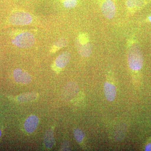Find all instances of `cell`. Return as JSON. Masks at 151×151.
<instances>
[{"label":"cell","mask_w":151,"mask_h":151,"mask_svg":"<svg viewBox=\"0 0 151 151\" xmlns=\"http://www.w3.org/2000/svg\"><path fill=\"white\" fill-rule=\"evenodd\" d=\"M128 63L132 70H139L142 67L144 59L139 48L136 45L131 47L128 55Z\"/></svg>","instance_id":"obj_1"},{"label":"cell","mask_w":151,"mask_h":151,"mask_svg":"<svg viewBox=\"0 0 151 151\" xmlns=\"http://www.w3.org/2000/svg\"><path fill=\"white\" fill-rule=\"evenodd\" d=\"M35 42V37L32 33L25 32L18 35L12 40V42L19 48L30 47Z\"/></svg>","instance_id":"obj_2"},{"label":"cell","mask_w":151,"mask_h":151,"mask_svg":"<svg viewBox=\"0 0 151 151\" xmlns=\"http://www.w3.org/2000/svg\"><path fill=\"white\" fill-rule=\"evenodd\" d=\"M76 45L78 53L81 56L87 57L92 53V45L89 42L88 38L84 35L76 39Z\"/></svg>","instance_id":"obj_3"},{"label":"cell","mask_w":151,"mask_h":151,"mask_svg":"<svg viewBox=\"0 0 151 151\" xmlns=\"http://www.w3.org/2000/svg\"><path fill=\"white\" fill-rule=\"evenodd\" d=\"M12 24L16 25H26L31 23L32 17L30 14L25 12H17L12 14L9 18Z\"/></svg>","instance_id":"obj_4"},{"label":"cell","mask_w":151,"mask_h":151,"mask_svg":"<svg viewBox=\"0 0 151 151\" xmlns=\"http://www.w3.org/2000/svg\"><path fill=\"white\" fill-rule=\"evenodd\" d=\"M101 9L103 15L109 19H113L116 13V6L113 0H101Z\"/></svg>","instance_id":"obj_5"},{"label":"cell","mask_w":151,"mask_h":151,"mask_svg":"<svg viewBox=\"0 0 151 151\" xmlns=\"http://www.w3.org/2000/svg\"><path fill=\"white\" fill-rule=\"evenodd\" d=\"M78 85L75 82H69L63 88L62 96L64 100H69L75 96L78 93Z\"/></svg>","instance_id":"obj_6"},{"label":"cell","mask_w":151,"mask_h":151,"mask_svg":"<svg viewBox=\"0 0 151 151\" xmlns=\"http://www.w3.org/2000/svg\"><path fill=\"white\" fill-rule=\"evenodd\" d=\"M38 124L39 119L37 116L35 115L30 116L24 122L25 130L28 133H32L36 129Z\"/></svg>","instance_id":"obj_7"},{"label":"cell","mask_w":151,"mask_h":151,"mask_svg":"<svg viewBox=\"0 0 151 151\" xmlns=\"http://www.w3.org/2000/svg\"><path fill=\"white\" fill-rule=\"evenodd\" d=\"M104 94L106 99L112 102L115 99L116 96V88L113 84L108 82H105L104 84Z\"/></svg>","instance_id":"obj_8"},{"label":"cell","mask_w":151,"mask_h":151,"mask_svg":"<svg viewBox=\"0 0 151 151\" xmlns=\"http://www.w3.org/2000/svg\"><path fill=\"white\" fill-rule=\"evenodd\" d=\"M70 53L68 52H64L57 58L55 61V65L58 68H63L67 65L70 60Z\"/></svg>","instance_id":"obj_9"},{"label":"cell","mask_w":151,"mask_h":151,"mask_svg":"<svg viewBox=\"0 0 151 151\" xmlns=\"http://www.w3.org/2000/svg\"><path fill=\"white\" fill-rule=\"evenodd\" d=\"M44 143L47 149H51L54 145L55 139L54 133L52 129H49L46 131L44 137Z\"/></svg>","instance_id":"obj_10"},{"label":"cell","mask_w":151,"mask_h":151,"mask_svg":"<svg viewBox=\"0 0 151 151\" xmlns=\"http://www.w3.org/2000/svg\"><path fill=\"white\" fill-rule=\"evenodd\" d=\"M37 94L33 92L24 93L19 95L17 97V100L19 102H30L36 100L37 98Z\"/></svg>","instance_id":"obj_11"},{"label":"cell","mask_w":151,"mask_h":151,"mask_svg":"<svg viewBox=\"0 0 151 151\" xmlns=\"http://www.w3.org/2000/svg\"><path fill=\"white\" fill-rule=\"evenodd\" d=\"M73 135L75 139L78 142H81L84 137V132L79 128H75L73 130Z\"/></svg>","instance_id":"obj_12"},{"label":"cell","mask_w":151,"mask_h":151,"mask_svg":"<svg viewBox=\"0 0 151 151\" xmlns=\"http://www.w3.org/2000/svg\"><path fill=\"white\" fill-rule=\"evenodd\" d=\"M142 0H127L126 5L129 9H133L135 7H139L142 4Z\"/></svg>","instance_id":"obj_13"},{"label":"cell","mask_w":151,"mask_h":151,"mask_svg":"<svg viewBox=\"0 0 151 151\" xmlns=\"http://www.w3.org/2000/svg\"><path fill=\"white\" fill-rule=\"evenodd\" d=\"M68 41L64 38H60L57 40L54 43V46L57 48H60L67 46Z\"/></svg>","instance_id":"obj_14"},{"label":"cell","mask_w":151,"mask_h":151,"mask_svg":"<svg viewBox=\"0 0 151 151\" xmlns=\"http://www.w3.org/2000/svg\"><path fill=\"white\" fill-rule=\"evenodd\" d=\"M63 4L66 8H73L77 5V0H63Z\"/></svg>","instance_id":"obj_15"},{"label":"cell","mask_w":151,"mask_h":151,"mask_svg":"<svg viewBox=\"0 0 151 151\" xmlns=\"http://www.w3.org/2000/svg\"><path fill=\"white\" fill-rule=\"evenodd\" d=\"M31 81V77L27 72L23 71L22 73L21 83L23 84H27Z\"/></svg>","instance_id":"obj_16"},{"label":"cell","mask_w":151,"mask_h":151,"mask_svg":"<svg viewBox=\"0 0 151 151\" xmlns=\"http://www.w3.org/2000/svg\"><path fill=\"white\" fill-rule=\"evenodd\" d=\"M22 72L20 68H17L14 70L13 73L14 78L15 81L17 83H21V79Z\"/></svg>","instance_id":"obj_17"},{"label":"cell","mask_w":151,"mask_h":151,"mask_svg":"<svg viewBox=\"0 0 151 151\" xmlns=\"http://www.w3.org/2000/svg\"><path fill=\"white\" fill-rule=\"evenodd\" d=\"M60 149L62 151H70V147L69 142L66 141L63 142L61 146Z\"/></svg>","instance_id":"obj_18"},{"label":"cell","mask_w":151,"mask_h":151,"mask_svg":"<svg viewBox=\"0 0 151 151\" xmlns=\"http://www.w3.org/2000/svg\"><path fill=\"white\" fill-rule=\"evenodd\" d=\"M145 151H151V143L146 145L145 148Z\"/></svg>","instance_id":"obj_19"},{"label":"cell","mask_w":151,"mask_h":151,"mask_svg":"<svg viewBox=\"0 0 151 151\" xmlns=\"http://www.w3.org/2000/svg\"><path fill=\"white\" fill-rule=\"evenodd\" d=\"M149 19H150V22H151V16H150V17H149Z\"/></svg>","instance_id":"obj_20"},{"label":"cell","mask_w":151,"mask_h":151,"mask_svg":"<svg viewBox=\"0 0 151 151\" xmlns=\"http://www.w3.org/2000/svg\"><path fill=\"white\" fill-rule=\"evenodd\" d=\"M1 130H0V137H1Z\"/></svg>","instance_id":"obj_21"}]
</instances>
